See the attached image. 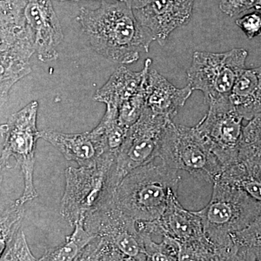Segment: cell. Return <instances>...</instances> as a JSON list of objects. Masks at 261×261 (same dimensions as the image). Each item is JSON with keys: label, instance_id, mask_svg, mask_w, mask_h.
<instances>
[{"label": "cell", "instance_id": "9c48e42d", "mask_svg": "<svg viewBox=\"0 0 261 261\" xmlns=\"http://www.w3.org/2000/svg\"><path fill=\"white\" fill-rule=\"evenodd\" d=\"M208 106L207 113L195 127L224 169L238 162L244 119L229 97L211 102Z\"/></svg>", "mask_w": 261, "mask_h": 261}, {"label": "cell", "instance_id": "1f68e13d", "mask_svg": "<svg viewBox=\"0 0 261 261\" xmlns=\"http://www.w3.org/2000/svg\"><path fill=\"white\" fill-rule=\"evenodd\" d=\"M58 1H80V0H58ZM124 2L132 7L133 9H137L145 5L146 0H119Z\"/></svg>", "mask_w": 261, "mask_h": 261}, {"label": "cell", "instance_id": "e0dca14e", "mask_svg": "<svg viewBox=\"0 0 261 261\" xmlns=\"http://www.w3.org/2000/svg\"><path fill=\"white\" fill-rule=\"evenodd\" d=\"M229 99L243 119L261 113V65L242 72L235 82Z\"/></svg>", "mask_w": 261, "mask_h": 261}, {"label": "cell", "instance_id": "4316f807", "mask_svg": "<svg viewBox=\"0 0 261 261\" xmlns=\"http://www.w3.org/2000/svg\"><path fill=\"white\" fill-rule=\"evenodd\" d=\"M147 84V77L140 90L129 99H127L126 102H123L118 108V121L127 128H129L137 121L145 110Z\"/></svg>", "mask_w": 261, "mask_h": 261}, {"label": "cell", "instance_id": "ac0fdd59", "mask_svg": "<svg viewBox=\"0 0 261 261\" xmlns=\"http://www.w3.org/2000/svg\"><path fill=\"white\" fill-rule=\"evenodd\" d=\"M35 53L28 29L17 23L0 24V57L29 62Z\"/></svg>", "mask_w": 261, "mask_h": 261}, {"label": "cell", "instance_id": "4fadbf2b", "mask_svg": "<svg viewBox=\"0 0 261 261\" xmlns=\"http://www.w3.org/2000/svg\"><path fill=\"white\" fill-rule=\"evenodd\" d=\"M195 0H146L133 9L136 18L152 33L154 41L164 46L170 34L190 21Z\"/></svg>", "mask_w": 261, "mask_h": 261}, {"label": "cell", "instance_id": "52a82bcc", "mask_svg": "<svg viewBox=\"0 0 261 261\" xmlns=\"http://www.w3.org/2000/svg\"><path fill=\"white\" fill-rule=\"evenodd\" d=\"M248 51L235 48L225 53L196 51L187 70V80L200 91L207 104L229 97L235 82L245 69Z\"/></svg>", "mask_w": 261, "mask_h": 261}, {"label": "cell", "instance_id": "f1b7e54d", "mask_svg": "<svg viewBox=\"0 0 261 261\" xmlns=\"http://www.w3.org/2000/svg\"><path fill=\"white\" fill-rule=\"evenodd\" d=\"M219 8L225 14L233 17L251 9L260 10L261 0H221Z\"/></svg>", "mask_w": 261, "mask_h": 261}, {"label": "cell", "instance_id": "ba28073f", "mask_svg": "<svg viewBox=\"0 0 261 261\" xmlns=\"http://www.w3.org/2000/svg\"><path fill=\"white\" fill-rule=\"evenodd\" d=\"M171 121L145 107L140 118L128 128L117 152L113 170L116 187L130 171L159 157L161 141Z\"/></svg>", "mask_w": 261, "mask_h": 261}, {"label": "cell", "instance_id": "d6986e66", "mask_svg": "<svg viewBox=\"0 0 261 261\" xmlns=\"http://www.w3.org/2000/svg\"><path fill=\"white\" fill-rule=\"evenodd\" d=\"M216 180L241 189L261 203V166L238 161L223 169Z\"/></svg>", "mask_w": 261, "mask_h": 261}, {"label": "cell", "instance_id": "2e32d148", "mask_svg": "<svg viewBox=\"0 0 261 261\" xmlns=\"http://www.w3.org/2000/svg\"><path fill=\"white\" fill-rule=\"evenodd\" d=\"M152 63V59L147 58L140 71H132L123 65L118 67L107 82L96 92L94 99L105 103L106 108L118 111L123 102L140 90L147 80Z\"/></svg>", "mask_w": 261, "mask_h": 261}, {"label": "cell", "instance_id": "ffe728a7", "mask_svg": "<svg viewBox=\"0 0 261 261\" xmlns=\"http://www.w3.org/2000/svg\"><path fill=\"white\" fill-rule=\"evenodd\" d=\"M73 233L66 237L64 243L55 247L47 249L39 260L65 261L79 260L84 248L93 239L84 227V221H80L74 225Z\"/></svg>", "mask_w": 261, "mask_h": 261}, {"label": "cell", "instance_id": "7a4b0ae2", "mask_svg": "<svg viewBox=\"0 0 261 261\" xmlns=\"http://www.w3.org/2000/svg\"><path fill=\"white\" fill-rule=\"evenodd\" d=\"M155 159L130 171L117 186L113 202L135 221L159 219L181 184L178 171Z\"/></svg>", "mask_w": 261, "mask_h": 261}, {"label": "cell", "instance_id": "d6a6232c", "mask_svg": "<svg viewBox=\"0 0 261 261\" xmlns=\"http://www.w3.org/2000/svg\"><path fill=\"white\" fill-rule=\"evenodd\" d=\"M6 123H5V124L0 125V135H1L2 137H3V136H4L5 130H6Z\"/></svg>", "mask_w": 261, "mask_h": 261}, {"label": "cell", "instance_id": "d4e9b609", "mask_svg": "<svg viewBox=\"0 0 261 261\" xmlns=\"http://www.w3.org/2000/svg\"><path fill=\"white\" fill-rule=\"evenodd\" d=\"M147 260H179L181 244L174 239L163 236L156 243L149 235L141 233Z\"/></svg>", "mask_w": 261, "mask_h": 261}, {"label": "cell", "instance_id": "3957f363", "mask_svg": "<svg viewBox=\"0 0 261 261\" xmlns=\"http://www.w3.org/2000/svg\"><path fill=\"white\" fill-rule=\"evenodd\" d=\"M211 200L195 211L205 236L224 252L226 260H236L233 234L251 224L261 213V203L241 189L216 180Z\"/></svg>", "mask_w": 261, "mask_h": 261}, {"label": "cell", "instance_id": "5b68a950", "mask_svg": "<svg viewBox=\"0 0 261 261\" xmlns=\"http://www.w3.org/2000/svg\"><path fill=\"white\" fill-rule=\"evenodd\" d=\"M158 158L176 171H187L212 183L223 171L222 165L197 128L176 125L173 121L163 135Z\"/></svg>", "mask_w": 261, "mask_h": 261}, {"label": "cell", "instance_id": "f546056e", "mask_svg": "<svg viewBox=\"0 0 261 261\" xmlns=\"http://www.w3.org/2000/svg\"><path fill=\"white\" fill-rule=\"evenodd\" d=\"M236 24L248 39L261 35V14L258 12L244 15L236 20Z\"/></svg>", "mask_w": 261, "mask_h": 261}, {"label": "cell", "instance_id": "277c9868", "mask_svg": "<svg viewBox=\"0 0 261 261\" xmlns=\"http://www.w3.org/2000/svg\"><path fill=\"white\" fill-rule=\"evenodd\" d=\"M116 154H108L92 167H68L65 171V187L61 214L73 226L113 200L116 186L113 170Z\"/></svg>", "mask_w": 261, "mask_h": 261}, {"label": "cell", "instance_id": "44dd1931", "mask_svg": "<svg viewBox=\"0 0 261 261\" xmlns=\"http://www.w3.org/2000/svg\"><path fill=\"white\" fill-rule=\"evenodd\" d=\"M236 260H261V213L253 221L233 234Z\"/></svg>", "mask_w": 261, "mask_h": 261}, {"label": "cell", "instance_id": "4dcf8cb0", "mask_svg": "<svg viewBox=\"0 0 261 261\" xmlns=\"http://www.w3.org/2000/svg\"><path fill=\"white\" fill-rule=\"evenodd\" d=\"M4 166H3L2 163L0 162V217L6 212V211L10 207V205L13 203L7 202L5 200L4 196L3 195V170Z\"/></svg>", "mask_w": 261, "mask_h": 261}, {"label": "cell", "instance_id": "cb8c5ba5", "mask_svg": "<svg viewBox=\"0 0 261 261\" xmlns=\"http://www.w3.org/2000/svg\"><path fill=\"white\" fill-rule=\"evenodd\" d=\"M179 260H226V256L205 235L181 244Z\"/></svg>", "mask_w": 261, "mask_h": 261}, {"label": "cell", "instance_id": "30bf717a", "mask_svg": "<svg viewBox=\"0 0 261 261\" xmlns=\"http://www.w3.org/2000/svg\"><path fill=\"white\" fill-rule=\"evenodd\" d=\"M84 227L113 247L123 260H147L143 240L136 221L111 202L87 217Z\"/></svg>", "mask_w": 261, "mask_h": 261}, {"label": "cell", "instance_id": "5bb4252c", "mask_svg": "<svg viewBox=\"0 0 261 261\" xmlns=\"http://www.w3.org/2000/svg\"><path fill=\"white\" fill-rule=\"evenodd\" d=\"M141 233L162 239L168 236L180 244L205 236L200 218L194 211H187L180 203L178 195L173 196L159 219L149 221H136Z\"/></svg>", "mask_w": 261, "mask_h": 261}, {"label": "cell", "instance_id": "8992f818", "mask_svg": "<svg viewBox=\"0 0 261 261\" xmlns=\"http://www.w3.org/2000/svg\"><path fill=\"white\" fill-rule=\"evenodd\" d=\"M38 109L39 103L32 101L12 114L3 137L4 145L0 153V162L4 168H10V160L14 159L23 173V192L15 200L17 205H24L38 197L34 183L36 147L37 140L40 139L37 126Z\"/></svg>", "mask_w": 261, "mask_h": 261}, {"label": "cell", "instance_id": "7402d4cb", "mask_svg": "<svg viewBox=\"0 0 261 261\" xmlns=\"http://www.w3.org/2000/svg\"><path fill=\"white\" fill-rule=\"evenodd\" d=\"M238 161L261 166V113L243 126Z\"/></svg>", "mask_w": 261, "mask_h": 261}, {"label": "cell", "instance_id": "83f0119b", "mask_svg": "<svg viewBox=\"0 0 261 261\" xmlns=\"http://www.w3.org/2000/svg\"><path fill=\"white\" fill-rule=\"evenodd\" d=\"M0 260H37L29 248L21 227L13 235Z\"/></svg>", "mask_w": 261, "mask_h": 261}, {"label": "cell", "instance_id": "8fae6325", "mask_svg": "<svg viewBox=\"0 0 261 261\" xmlns=\"http://www.w3.org/2000/svg\"><path fill=\"white\" fill-rule=\"evenodd\" d=\"M34 42L39 61L48 63L58 58V47L64 39L51 0H14Z\"/></svg>", "mask_w": 261, "mask_h": 261}, {"label": "cell", "instance_id": "9a60e30c", "mask_svg": "<svg viewBox=\"0 0 261 261\" xmlns=\"http://www.w3.org/2000/svg\"><path fill=\"white\" fill-rule=\"evenodd\" d=\"M190 84L177 88L157 70L149 69L147 75L145 107L151 112L172 119L192 95Z\"/></svg>", "mask_w": 261, "mask_h": 261}, {"label": "cell", "instance_id": "484cf974", "mask_svg": "<svg viewBox=\"0 0 261 261\" xmlns=\"http://www.w3.org/2000/svg\"><path fill=\"white\" fill-rule=\"evenodd\" d=\"M23 205H10L0 217V259L18 228L21 227L24 216Z\"/></svg>", "mask_w": 261, "mask_h": 261}, {"label": "cell", "instance_id": "6da1fadb", "mask_svg": "<svg viewBox=\"0 0 261 261\" xmlns=\"http://www.w3.org/2000/svg\"><path fill=\"white\" fill-rule=\"evenodd\" d=\"M76 19L92 49L119 64L135 63L154 41L133 8L119 0H102L94 9L82 8Z\"/></svg>", "mask_w": 261, "mask_h": 261}, {"label": "cell", "instance_id": "7c38bea8", "mask_svg": "<svg viewBox=\"0 0 261 261\" xmlns=\"http://www.w3.org/2000/svg\"><path fill=\"white\" fill-rule=\"evenodd\" d=\"M39 137L47 141L68 161H74L81 167H92L108 154H115L108 149L107 140L99 126L90 132L65 134L54 130L39 132Z\"/></svg>", "mask_w": 261, "mask_h": 261}, {"label": "cell", "instance_id": "603a6c76", "mask_svg": "<svg viewBox=\"0 0 261 261\" xmlns=\"http://www.w3.org/2000/svg\"><path fill=\"white\" fill-rule=\"evenodd\" d=\"M32 72L29 62L14 61L0 57V106L8 101L10 89Z\"/></svg>", "mask_w": 261, "mask_h": 261}]
</instances>
